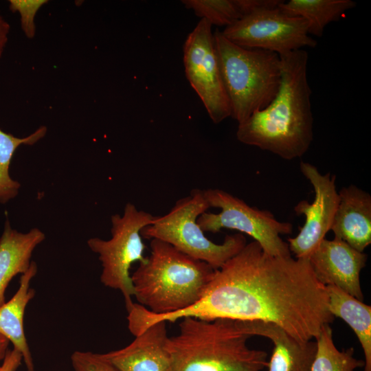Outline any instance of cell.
Here are the masks:
<instances>
[{
	"label": "cell",
	"mask_w": 371,
	"mask_h": 371,
	"mask_svg": "<svg viewBox=\"0 0 371 371\" xmlns=\"http://www.w3.org/2000/svg\"><path fill=\"white\" fill-rule=\"evenodd\" d=\"M368 256L344 241L324 238L308 258L317 280L324 286H335L359 300H363L360 273Z\"/></svg>",
	"instance_id": "7c38bea8"
},
{
	"label": "cell",
	"mask_w": 371,
	"mask_h": 371,
	"mask_svg": "<svg viewBox=\"0 0 371 371\" xmlns=\"http://www.w3.org/2000/svg\"><path fill=\"white\" fill-rule=\"evenodd\" d=\"M300 168L312 185L315 196L312 203L302 200L294 207L295 214H304L306 219L299 234L289 238L287 243L295 258L308 259L330 230L339 197L335 175H322L316 166L305 161L300 162Z\"/></svg>",
	"instance_id": "8fae6325"
},
{
	"label": "cell",
	"mask_w": 371,
	"mask_h": 371,
	"mask_svg": "<svg viewBox=\"0 0 371 371\" xmlns=\"http://www.w3.org/2000/svg\"><path fill=\"white\" fill-rule=\"evenodd\" d=\"M45 238L38 228L21 233L6 221L0 238V306L5 302V293L10 281L29 269L34 250Z\"/></svg>",
	"instance_id": "2e32d148"
},
{
	"label": "cell",
	"mask_w": 371,
	"mask_h": 371,
	"mask_svg": "<svg viewBox=\"0 0 371 371\" xmlns=\"http://www.w3.org/2000/svg\"><path fill=\"white\" fill-rule=\"evenodd\" d=\"M9 341L3 335H0V360L3 359L7 352Z\"/></svg>",
	"instance_id": "4316f807"
},
{
	"label": "cell",
	"mask_w": 371,
	"mask_h": 371,
	"mask_svg": "<svg viewBox=\"0 0 371 371\" xmlns=\"http://www.w3.org/2000/svg\"><path fill=\"white\" fill-rule=\"evenodd\" d=\"M212 25L201 20L183 45L186 76L214 124L231 117L229 99L223 82L214 43Z\"/></svg>",
	"instance_id": "30bf717a"
},
{
	"label": "cell",
	"mask_w": 371,
	"mask_h": 371,
	"mask_svg": "<svg viewBox=\"0 0 371 371\" xmlns=\"http://www.w3.org/2000/svg\"><path fill=\"white\" fill-rule=\"evenodd\" d=\"M10 9L19 12L21 18V26L28 38L35 34L34 16L38 9L47 3L46 0H10Z\"/></svg>",
	"instance_id": "603a6c76"
},
{
	"label": "cell",
	"mask_w": 371,
	"mask_h": 371,
	"mask_svg": "<svg viewBox=\"0 0 371 371\" xmlns=\"http://www.w3.org/2000/svg\"><path fill=\"white\" fill-rule=\"evenodd\" d=\"M131 276L139 304L157 315L186 309L203 295L215 270L158 239Z\"/></svg>",
	"instance_id": "277c9868"
},
{
	"label": "cell",
	"mask_w": 371,
	"mask_h": 371,
	"mask_svg": "<svg viewBox=\"0 0 371 371\" xmlns=\"http://www.w3.org/2000/svg\"><path fill=\"white\" fill-rule=\"evenodd\" d=\"M166 322H156L135 336L127 346L100 354L118 371H169Z\"/></svg>",
	"instance_id": "4fadbf2b"
},
{
	"label": "cell",
	"mask_w": 371,
	"mask_h": 371,
	"mask_svg": "<svg viewBox=\"0 0 371 371\" xmlns=\"http://www.w3.org/2000/svg\"><path fill=\"white\" fill-rule=\"evenodd\" d=\"M339 204L330 230L334 238L363 252L371 243V196L355 185L339 192Z\"/></svg>",
	"instance_id": "5bb4252c"
},
{
	"label": "cell",
	"mask_w": 371,
	"mask_h": 371,
	"mask_svg": "<svg viewBox=\"0 0 371 371\" xmlns=\"http://www.w3.org/2000/svg\"><path fill=\"white\" fill-rule=\"evenodd\" d=\"M317 350L311 371H355L364 367V361L355 357L352 347L339 350L333 339L329 324L323 326L315 339Z\"/></svg>",
	"instance_id": "44dd1931"
},
{
	"label": "cell",
	"mask_w": 371,
	"mask_h": 371,
	"mask_svg": "<svg viewBox=\"0 0 371 371\" xmlns=\"http://www.w3.org/2000/svg\"><path fill=\"white\" fill-rule=\"evenodd\" d=\"M203 192L210 207L221 209L218 214L205 212L199 216L197 223L204 232L237 230L253 238L271 256H291L288 243L280 235L291 234L292 223L279 221L270 211L250 206L225 190L210 188Z\"/></svg>",
	"instance_id": "ba28073f"
},
{
	"label": "cell",
	"mask_w": 371,
	"mask_h": 371,
	"mask_svg": "<svg viewBox=\"0 0 371 371\" xmlns=\"http://www.w3.org/2000/svg\"></svg>",
	"instance_id": "83f0119b"
},
{
	"label": "cell",
	"mask_w": 371,
	"mask_h": 371,
	"mask_svg": "<svg viewBox=\"0 0 371 371\" xmlns=\"http://www.w3.org/2000/svg\"><path fill=\"white\" fill-rule=\"evenodd\" d=\"M186 317L227 318L277 325L299 341L315 339L334 316L326 286L308 259L274 256L255 240L216 269L201 299L175 313L147 315L148 322H174Z\"/></svg>",
	"instance_id": "6da1fadb"
},
{
	"label": "cell",
	"mask_w": 371,
	"mask_h": 371,
	"mask_svg": "<svg viewBox=\"0 0 371 371\" xmlns=\"http://www.w3.org/2000/svg\"><path fill=\"white\" fill-rule=\"evenodd\" d=\"M256 333L273 344L267 371H311L317 350L315 341H299L277 325L262 322H256Z\"/></svg>",
	"instance_id": "e0dca14e"
},
{
	"label": "cell",
	"mask_w": 371,
	"mask_h": 371,
	"mask_svg": "<svg viewBox=\"0 0 371 371\" xmlns=\"http://www.w3.org/2000/svg\"><path fill=\"white\" fill-rule=\"evenodd\" d=\"M71 361L74 371H118L100 354L89 351L74 352Z\"/></svg>",
	"instance_id": "cb8c5ba5"
},
{
	"label": "cell",
	"mask_w": 371,
	"mask_h": 371,
	"mask_svg": "<svg viewBox=\"0 0 371 371\" xmlns=\"http://www.w3.org/2000/svg\"><path fill=\"white\" fill-rule=\"evenodd\" d=\"M37 270L36 263L32 261L29 269L21 275L15 294L0 306V335L21 354L27 371H34V366L24 331L23 320L26 306L35 295V291L30 284Z\"/></svg>",
	"instance_id": "9a60e30c"
},
{
	"label": "cell",
	"mask_w": 371,
	"mask_h": 371,
	"mask_svg": "<svg viewBox=\"0 0 371 371\" xmlns=\"http://www.w3.org/2000/svg\"><path fill=\"white\" fill-rule=\"evenodd\" d=\"M177 335L168 337L169 371H261L267 353L251 349L256 322L227 318L181 319Z\"/></svg>",
	"instance_id": "3957f363"
},
{
	"label": "cell",
	"mask_w": 371,
	"mask_h": 371,
	"mask_svg": "<svg viewBox=\"0 0 371 371\" xmlns=\"http://www.w3.org/2000/svg\"><path fill=\"white\" fill-rule=\"evenodd\" d=\"M357 5L351 0H290L278 5L284 13L306 20L309 35L322 36L325 27Z\"/></svg>",
	"instance_id": "ffe728a7"
},
{
	"label": "cell",
	"mask_w": 371,
	"mask_h": 371,
	"mask_svg": "<svg viewBox=\"0 0 371 371\" xmlns=\"http://www.w3.org/2000/svg\"><path fill=\"white\" fill-rule=\"evenodd\" d=\"M23 359L21 354L15 349L7 350L0 366V371H16Z\"/></svg>",
	"instance_id": "d4e9b609"
},
{
	"label": "cell",
	"mask_w": 371,
	"mask_h": 371,
	"mask_svg": "<svg viewBox=\"0 0 371 371\" xmlns=\"http://www.w3.org/2000/svg\"><path fill=\"white\" fill-rule=\"evenodd\" d=\"M281 0H182L186 8L192 10L211 25L227 27L247 14L260 9L278 7Z\"/></svg>",
	"instance_id": "d6986e66"
},
{
	"label": "cell",
	"mask_w": 371,
	"mask_h": 371,
	"mask_svg": "<svg viewBox=\"0 0 371 371\" xmlns=\"http://www.w3.org/2000/svg\"><path fill=\"white\" fill-rule=\"evenodd\" d=\"M279 56L281 82L276 95L267 107L238 124L236 137L243 144L291 160L304 155L313 139L308 55L298 49Z\"/></svg>",
	"instance_id": "7a4b0ae2"
},
{
	"label": "cell",
	"mask_w": 371,
	"mask_h": 371,
	"mask_svg": "<svg viewBox=\"0 0 371 371\" xmlns=\"http://www.w3.org/2000/svg\"><path fill=\"white\" fill-rule=\"evenodd\" d=\"M154 216L128 203L122 215L116 214L111 216L110 239L91 238L87 240L89 247L98 254L102 265L101 282L122 293L126 308L133 304L134 296L129 269L132 264L137 261L142 262L146 258V246L140 232L151 224Z\"/></svg>",
	"instance_id": "52a82bcc"
},
{
	"label": "cell",
	"mask_w": 371,
	"mask_h": 371,
	"mask_svg": "<svg viewBox=\"0 0 371 371\" xmlns=\"http://www.w3.org/2000/svg\"><path fill=\"white\" fill-rule=\"evenodd\" d=\"M10 25L0 14V57L8 41Z\"/></svg>",
	"instance_id": "484cf974"
},
{
	"label": "cell",
	"mask_w": 371,
	"mask_h": 371,
	"mask_svg": "<svg viewBox=\"0 0 371 371\" xmlns=\"http://www.w3.org/2000/svg\"><path fill=\"white\" fill-rule=\"evenodd\" d=\"M210 207L203 190H193L189 195L177 201L167 214L155 216L151 224L141 230V236L166 242L181 252L218 269L237 254L247 241L241 233L227 235L221 244L208 239L197 218Z\"/></svg>",
	"instance_id": "8992f818"
},
{
	"label": "cell",
	"mask_w": 371,
	"mask_h": 371,
	"mask_svg": "<svg viewBox=\"0 0 371 371\" xmlns=\"http://www.w3.org/2000/svg\"><path fill=\"white\" fill-rule=\"evenodd\" d=\"M222 33L240 47L279 55L317 45L308 34L307 21L284 13L278 6L254 11L225 27Z\"/></svg>",
	"instance_id": "9c48e42d"
},
{
	"label": "cell",
	"mask_w": 371,
	"mask_h": 371,
	"mask_svg": "<svg viewBox=\"0 0 371 371\" xmlns=\"http://www.w3.org/2000/svg\"><path fill=\"white\" fill-rule=\"evenodd\" d=\"M326 288L329 311L353 330L363 351V371H371V306L335 286Z\"/></svg>",
	"instance_id": "ac0fdd59"
},
{
	"label": "cell",
	"mask_w": 371,
	"mask_h": 371,
	"mask_svg": "<svg viewBox=\"0 0 371 371\" xmlns=\"http://www.w3.org/2000/svg\"><path fill=\"white\" fill-rule=\"evenodd\" d=\"M46 133L47 128L42 126L31 135L20 138L0 129V203H5L15 197L20 188V183L12 179L9 172L11 160L16 148L21 144H34Z\"/></svg>",
	"instance_id": "7402d4cb"
},
{
	"label": "cell",
	"mask_w": 371,
	"mask_h": 371,
	"mask_svg": "<svg viewBox=\"0 0 371 371\" xmlns=\"http://www.w3.org/2000/svg\"><path fill=\"white\" fill-rule=\"evenodd\" d=\"M214 43L231 117L238 124L267 107L281 82V60L277 53L240 47L213 32Z\"/></svg>",
	"instance_id": "5b68a950"
}]
</instances>
